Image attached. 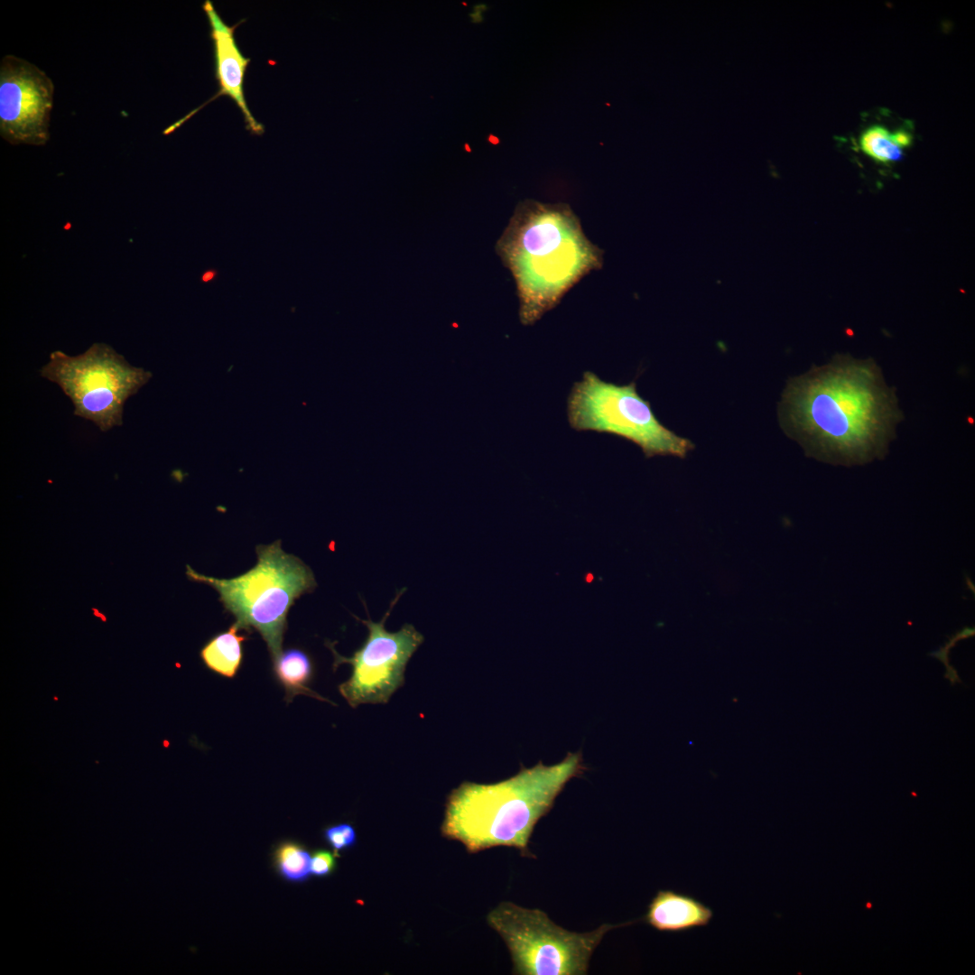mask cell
Returning a JSON list of instances; mask_svg holds the SVG:
<instances>
[{"instance_id":"10","label":"cell","mask_w":975,"mask_h":975,"mask_svg":"<svg viewBox=\"0 0 975 975\" xmlns=\"http://www.w3.org/2000/svg\"><path fill=\"white\" fill-rule=\"evenodd\" d=\"M209 26L210 38L213 42L215 76L218 82V93L202 106L190 112L187 116L170 125L164 130V135H169L181 126L191 116L202 108L205 105L220 96H228L240 108L246 128L253 135H261L265 132L264 125L258 122L248 108L244 94V79L247 65L251 60L241 52L236 38L235 31L245 20L239 21L234 25L227 24L218 14L213 3L206 0L202 5Z\"/></svg>"},{"instance_id":"7","label":"cell","mask_w":975,"mask_h":975,"mask_svg":"<svg viewBox=\"0 0 975 975\" xmlns=\"http://www.w3.org/2000/svg\"><path fill=\"white\" fill-rule=\"evenodd\" d=\"M40 375L60 387L76 416L92 422L101 432L122 425L126 400L153 376L103 343H95L78 356L54 351Z\"/></svg>"},{"instance_id":"13","label":"cell","mask_w":975,"mask_h":975,"mask_svg":"<svg viewBox=\"0 0 975 975\" xmlns=\"http://www.w3.org/2000/svg\"><path fill=\"white\" fill-rule=\"evenodd\" d=\"M236 622L226 631L212 636L201 648L200 655L204 664L214 673L227 678L237 673L243 661V643L247 637L239 634Z\"/></svg>"},{"instance_id":"6","label":"cell","mask_w":975,"mask_h":975,"mask_svg":"<svg viewBox=\"0 0 975 975\" xmlns=\"http://www.w3.org/2000/svg\"><path fill=\"white\" fill-rule=\"evenodd\" d=\"M488 923L504 940L518 975H584L590 959L604 935L618 924H603L588 933H574L555 924L540 909L502 902L488 915Z\"/></svg>"},{"instance_id":"16","label":"cell","mask_w":975,"mask_h":975,"mask_svg":"<svg viewBox=\"0 0 975 975\" xmlns=\"http://www.w3.org/2000/svg\"><path fill=\"white\" fill-rule=\"evenodd\" d=\"M324 838L336 853L352 847L357 841L355 829L348 823H340L327 828L324 831Z\"/></svg>"},{"instance_id":"14","label":"cell","mask_w":975,"mask_h":975,"mask_svg":"<svg viewBox=\"0 0 975 975\" xmlns=\"http://www.w3.org/2000/svg\"><path fill=\"white\" fill-rule=\"evenodd\" d=\"M311 859L308 850L295 841L280 843L274 854L279 875L292 883H302L310 878Z\"/></svg>"},{"instance_id":"1","label":"cell","mask_w":975,"mask_h":975,"mask_svg":"<svg viewBox=\"0 0 975 975\" xmlns=\"http://www.w3.org/2000/svg\"><path fill=\"white\" fill-rule=\"evenodd\" d=\"M778 416L785 432L807 455L846 465L884 456L902 419L880 368L871 359L850 356L792 377Z\"/></svg>"},{"instance_id":"9","label":"cell","mask_w":975,"mask_h":975,"mask_svg":"<svg viewBox=\"0 0 975 975\" xmlns=\"http://www.w3.org/2000/svg\"><path fill=\"white\" fill-rule=\"evenodd\" d=\"M54 86L34 64L6 55L0 65V135L12 144L49 140Z\"/></svg>"},{"instance_id":"8","label":"cell","mask_w":975,"mask_h":975,"mask_svg":"<svg viewBox=\"0 0 975 975\" xmlns=\"http://www.w3.org/2000/svg\"><path fill=\"white\" fill-rule=\"evenodd\" d=\"M404 590L397 593L380 621L354 616L367 627V636L351 656H342L333 643L326 644L333 654L334 668L342 664L351 666L350 677L339 685V691L352 708L366 703H386L404 684L406 664L423 642V636L412 624L406 623L395 632H389L385 627L387 617Z\"/></svg>"},{"instance_id":"17","label":"cell","mask_w":975,"mask_h":975,"mask_svg":"<svg viewBox=\"0 0 975 975\" xmlns=\"http://www.w3.org/2000/svg\"><path fill=\"white\" fill-rule=\"evenodd\" d=\"M336 866L334 855L324 850L314 852L311 859V873L316 877H327L332 873Z\"/></svg>"},{"instance_id":"5","label":"cell","mask_w":975,"mask_h":975,"mask_svg":"<svg viewBox=\"0 0 975 975\" xmlns=\"http://www.w3.org/2000/svg\"><path fill=\"white\" fill-rule=\"evenodd\" d=\"M567 417L572 429L622 437L640 447L648 458H682L694 447L660 422L650 403L637 393L635 382L617 385L590 371L573 384L567 399Z\"/></svg>"},{"instance_id":"12","label":"cell","mask_w":975,"mask_h":975,"mask_svg":"<svg viewBox=\"0 0 975 975\" xmlns=\"http://www.w3.org/2000/svg\"><path fill=\"white\" fill-rule=\"evenodd\" d=\"M273 671L285 691L287 702L301 694L329 701L309 687L313 675V664L303 650L292 647L283 651L273 661Z\"/></svg>"},{"instance_id":"4","label":"cell","mask_w":975,"mask_h":975,"mask_svg":"<svg viewBox=\"0 0 975 975\" xmlns=\"http://www.w3.org/2000/svg\"><path fill=\"white\" fill-rule=\"evenodd\" d=\"M281 545L277 540L256 546L255 565L230 579L207 576L186 566L188 579L208 584L218 593L219 601L235 617L240 629L260 634L272 661L283 652L290 608L296 599L317 587L311 569Z\"/></svg>"},{"instance_id":"2","label":"cell","mask_w":975,"mask_h":975,"mask_svg":"<svg viewBox=\"0 0 975 975\" xmlns=\"http://www.w3.org/2000/svg\"><path fill=\"white\" fill-rule=\"evenodd\" d=\"M497 252L515 280L524 325L534 324L555 307L602 261L601 251L588 240L568 205L531 200L515 209Z\"/></svg>"},{"instance_id":"18","label":"cell","mask_w":975,"mask_h":975,"mask_svg":"<svg viewBox=\"0 0 975 975\" xmlns=\"http://www.w3.org/2000/svg\"><path fill=\"white\" fill-rule=\"evenodd\" d=\"M893 137L895 142L901 148L908 146L912 142V136L908 133L904 131H898L896 133H894Z\"/></svg>"},{"instance_id":"3","label":"cell","mask_w":975,"mask_h":975,"mask_svg":"<svg viewBox=\"0 0 975 975\" xmlns=\"http://www.w3.org/2000/svg\"><path fill=\"white\" fill-rule=\"evenodd\" d=\"M585 769L580 752L568 753L557 764L539 761L529 768L522 766L497 783L464 782L448 797L441 832L470 853L507 846L523 857L534 858L529 842L536 823L551 811L566 784Z\"/></svg>"},{"instance_id":"11","label":"cell","mask_w":975,"mask_h":975,"mask_svg":"<svg viewBox=\"0 0 975 975\" xmlns=\"http://www.w3.org/2000/svg\"><path fill=\"white\" fill-rule=\"evenodd\" d=\"M714 913L697 898L671 889L658 890L641 920L664 933H684L707 926Z\"/></svg>"},{"instance_id":"15","label":"cell","mask_w":975,"mask_h":975,"mask_svg":"<svg viewBox=\"0 0 975 975\" xmlns=\"http://www.w3.org/2000/svg\"><path fill=\"white\" fill-rule=\"evenodd\" d=\"M862 151L877 161L890 162L899 160L902 148L895 142L893 134L882 126H873L860 138Z\"/></svg>"},{"instance_id":"19","label":"cell","mask_w":975,"mask_h":975,"mask_svg":"<svg viewBox=\"0 0 975 975\" xmlns=\"http://www.w3.org/2000/svg\"><path fill=\"white\" fill-rule=\"evenodd\" d=\"M214 276H215V273H213V271H209V272L206 273V274L203 277V280L204 281H209V280L213 279Z\"/></svg>"}]
</instances>
